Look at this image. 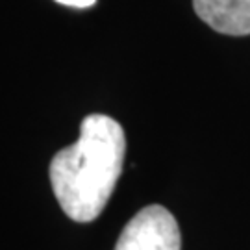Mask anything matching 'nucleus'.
Instances as JSON below:
<instances>
[{
	"instance_id": "obj_1",
	"label": "nucleus",
	"mask_w": 250,
	"mask_h": 250,
	"mask_svg": "<svg viewBox=\"0 0 250 250\" xmlns=\"http://www.w3.org/2000/svg\"><path fill=\"white\" fill-rule=\"evenodd\" d=\"M125 156L123 126L102 113L85 117L78 141L50 161V186L63 213L76 223L95 221L115 191Z\"/></svg>"
},
{
	"instance_id": "obj_4",
	"label": "nucleus",
	"mask_w": 250,
	"mask_h": 250,
	"mask_svg": "<svg viewBox=\"0 0 250 250\" xmlns=\"http://www.w3.org/2000/svg\"><path fill=\"white\" fill-rule=\"evenodd\" d=\"M56 2H60L63 6H71V8H91L97 0H56Z\"/></svg>"
},
{
	"instance_id": "obj_3",
	"label": "nucleus",
	"mask_w": 250,
	"mask_h": 250,
	"mask_svg": "<svg viewBox=\"0 0 250 250\" xmlns=\"http://www.w3.org/2000/svg\"><path fill=\"white\" fill-rule=\"evenodd\" d=\"M197 15L224 36L250 34V0H193Z\"/></svg>"
},
{
	"instance_id": "obj_2",
	"label": "nucleus",
	"mask_w": 250,
	"mask_h": 250,
	"mask_svg": "<svg viewBox=\"0 0 250 250\" xmlns=\"http://www.w3.org/2000/svg\"><path fill=\"white\" fill-rule=\"evenodd\" d=\"M113 250H182L174 215L163 206H146L128 221Z\"/></svg>"
}]
</instances>
